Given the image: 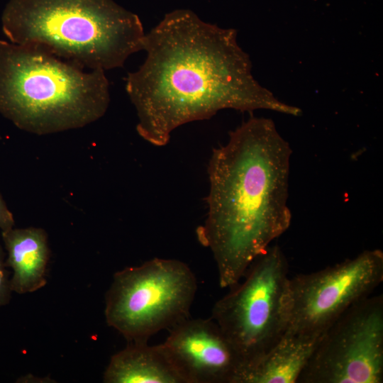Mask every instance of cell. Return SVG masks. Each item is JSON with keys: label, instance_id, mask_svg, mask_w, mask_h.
<instances>
[{"label": "cell", "instance_id": "1", "mask_svg": "<svg viewBox=\"0 0 383 383\" xmlns=\"http://www.w3.org/2000/svg\"><path fill=\"white\" fill-rule=\"evenodd\" d=\"M143 50L145 60L128 74L126 90L138 133L155 146L165 145L179 126L225 109L301 113L255 79L236 30L206 22L192 10L166 13L145 33Z\"/></svg>", "mask_w": 383, "mask_h": 383}, {"label": "cell", "instance_id": "2", "mask_svg": "<svg viewBox=\"0 0 383 383\" xmlns=\"http://www.w3.org/2000/svg\"><path fill=\"white\" fill-rule=\"evenodd\" d=\"M292 153L273 121L257 117L213 149L207 217L196 233L213 255L221 287L240 282L253 260L290 226Z\"/></svg>", "mask_w": 383, "mask_h": 383}, {"label": "cell", "instance_id": "3", "mask_svg": "<svg viewBox=\"0 0 383 383\" xmlns=\"http://www.w3.org/2000/svg\"><path fill=\"white\" fill-rule=\"evenodd\" d=\"M110 102L101 70H89L33 45L0 40V113L36 135L82 128Z\"/></svg>", "mask_w": 383, "mask_h": 383}, {"label": "cell", "instance_id": "4", "mask_svg": "<svg viewBox=\"0 0 383 383\" xmlns=\"http://www.w3.org/2000/svg\"><path fill=\"white\" fill-rule=\"evenodd\" d=\"M1 21L9 42L89 70L123 67L145 35L139 17L113 0H10Z\"/></svg>", "mask_w": 383, "mask_h": 383}, {"label": "cell", "instance_id": "5", "mask_svg": "<svg viewBox=\"0 0 383 383\" xmlns=\"http://www.w3.org/2000/svg\"><path fill=\"white\" fill-rule=\"evenodd\" d=\"M197 282L184 262L153 258L113 274L105 296L108 326L128 342H148L154 334L189 318Z\"/></svg>", "mask_w": 383, "mask_h": 383}, {"label": "cell", "instance_id": "6", "mask_svg": "<svg viewBox=\"0 0 383 383\" xmlns=\"http://www.w3.org/2000/svg\"><path fill=\"white\" fill-rule=\"evenodd\" d=\"M288 272L281 248L270 245L250 264L243 282L230 287L213 305L211 318L238 353L243 367L267 353L286 331Z\"/></svg>", "mask_w": 383, "mask_h": 383}, {"label": "cell", "instance_id": "7", "mask_svg": "<svg viewBox=\"0 0 383 383\" xmlns=\"http://www.w3.org/2000/svg\"><path fill=\"white\" fill-rule=\"evenodd\" d=\"M383 382V296L353 304L321 335L296 383Z\"/></svg>", "mask_w": 383, "mask_h": 383}, {"label": "cell", "instance_id": "8", "mask_svg": "<svg viewBox=\"0 0 383 383\" xmlns=\"http://www.w3.org/2000/svg\"><path fill=\"white\" fill-rule=\"evenodd\" d=\"M382 281L383 252L378 249L289 278L286 331L321 335L349 307L371 295Z\"/></svg>", "mask_w": 383, "mask_h": 383}, {"label": "cell", "instance_id": "9", "mask_svg": "<svg viewBox=\"0 0 383 383\" xmlns=\"http://www.w3.org/2000/svg\"><path fill=\"white\" fill-rule=\"evenodd\" d=\"M170 329L162 345L184 383H235L242 360L213 319L187 318Z\"/></svg>", "mask_w": 383, "mask_h": 383}, {"label": "cell", "instance_id": "10", "mask_svg": "<svg viewBox=\"0 0 383 383\" xmlns=\"http://www.w3.org/2000/svg\"><path fill=\"white\" fill-rule=\"evenodd\" d=\"M321 335L285 331L267 353L242 367L235 383H296Z\"/></svg>", "mask_w": 383, "mask_h": 383}, {"label": "cell", "instance_id": "11", "mask_svg": "<svg viewBox=\"0 0 383 383\" xmlns=\"http://www.w3.org/2000/svg\"><path fill=\"white\" fill-rule=\"evenodd\" d=\"M7 251L6 267L13 270L12 292L26 294L35 292L46 283L50 258L48 235L40 228H11L2 232Z\"/></svg>", "mask_w": 383, "mask_h": 383}, {"label": "cell", "instance_id": "12", "mask_svg": "<svg viewBox=\"0 0 383 383\" xmlns=\"http://www.w3.org/2000/svg\"><path fill=\"white\" fill-rule=\"evenodd\" d=\"M114 354L104 374L106 383H184L162 344L128 342Z\"/></svg>", "mask_w": 383, "mask_h": 383}, {"label": "cell", "instance_id": "13", "mask_svg": "<svg viewBox=\"0 0 383 383\" xmlns=\"http://www.w3.org/2000/svg\"><path fill=\"white\" fill-rule=\"evenodd\" d=\"M6 253L0 245V307L8 304L11 297L10 273L5 264Z\"/></svg>", "mask_w": 383, "mask_h": 383}, {"label": "cell", "instance_id": "14", "mask_svg": "<svg viewBox=\"0 0 383 383\" xmlns=\"http://www.w3.org/2000/svg\"><path fill=\"white\" fill-rule=\"evenodd\" d=\"M14 224L13 213L0 194V229L2 232L9 231L13 228Z\"/></svg>", "mask_w": 383, "mask_h": 383}]
</instances>
